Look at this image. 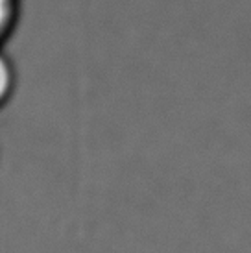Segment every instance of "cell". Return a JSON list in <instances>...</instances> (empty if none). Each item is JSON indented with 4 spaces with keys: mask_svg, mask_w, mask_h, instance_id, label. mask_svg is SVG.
Returning <instances> with one entry per match:
<instances>
[{
    "mask_svg": "<svg viewBox=\"0 0 251 253\" xmlns=\"http://www.w3.org/2000/svg\"><path fill=\"white\" fill-rule=\"evenodd\" d=\"M19 15V0H0V44L13 32Z\"/></svg>",
    "mask_w": 251,
    "mask_h": 253,
    "instance_id": "cell-2",
    "label": "cell"
},
{
    "mask_svg": "<svg viewBox=\"0 0 251 253\" xmlns=\"http://www.w3.org/2000/svg\"><path fill=\"white\" fill-rule=\"evenodd\" d=\"M15 91V69L7 56L0 50V109L6 106Z\"/></svg>",
    "mask_w": 251,
    "mask_h": 253,
    "instance_id": "cell-1",
    "label": "cell"
}]
</instances>
